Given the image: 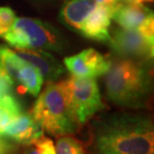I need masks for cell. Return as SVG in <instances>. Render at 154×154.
Here are the masks:
<instances>
[{
	"mask_svg": "<svg viewBox=\"0 0 154 154\" xmlns=\"http://www.w3.org/2000/svg\"><path fill=\"white\" fill-rule=\"evenodd\" d=\"M151 120L131 114H112L96 122L94 146L105 154L153 153Z\"/></svg>",
	"mask_w": 154,
	"mask_h": 154,
	"instance_id": "1",
	"label": "cell"
},
{
	"mask_svg": "<svg viewBox=\"0 0 154 154\" xmlns=\"http://www.w3.org/2000/svg\"><path fill=\"white\" fill-rule=\"evenodd\" d=\"M150 80V70L142 61L115 60L105 73L107 96L118 105L141 107L149 96Z\"/></svg>",
	"mask_w": 154,
	"mask_h": 154,
	"instance_id": "2",
	"label": "cell"
},
{
	"mask_svg": "<svg viewBox=\"0 0 154 154\" xmlns=\"http://www.w3.org/2000/svg\"><path fill=\"white\" fill-rule=\"evenodd\" d=\"M31 116L43 130L53 136L76 132L80 125L70 105L66 80L58 83L48 81L34 104Z\"/></svg>",
	"mask_w": 154,
	"mask_h": 154,
	"instance_id": "3",
	"label": "cell"
},
{
	"mask_svg": "<svg viewBox=\"0 0 154 154\" xmlns=\"http://www.w3.org/2000/svg\"><path fill=\"white\" fill-rule=\"evenodd\" d=\"M2 37L15 49L61 51L64 46L62 35L55 27L33 18H16L11 28Z\"/></svg>",
	"mask_w": 154,
	"mask_h": 154,
	"instance_id": "4",
	"label": "cell"
},
{
	"mask_svg": "<svg viewBox=\"0 0 154 154\" xmlns=\"http://www.w3.org/2000/svg\"><path fill=\"white\" fill-rule=\"evenodd\" d=\"M73 114L80 126L105 108L97 82L93 78L72 76L66 80Z\"/></svg>",
	"mask_w": 154,
	"mask_h": 154,
	"instance_id": "5",
	"label": "cell"
},
{
	"mask_svg": "<svg viewBox=\"0 0 154 154\" xmlns=\"http://www.w3.org/2000/svg\"><path fill=\"white\" fill-rule=\"evenodd\" d=\"M108 42L111 50L120 58L144 61L153 57V42L137 29H114Z\"/></svg>",
	"mask_w": 154,
	"mask_h": 154,
	"instance_id": "6",
	"label": "cell"
},
{
	"mask_svg": "<svg viewBox=\"0 0 154 154\" xmlns=\"http://www.w3.org/2000/svg\"><path fill=\"white\" fill-rule=\"evenodd\" d=\"M110 63L111 62L102 54L92 48L64 59L65 67L73 76L87 78H96L104 75L108 70Z\"/></svg>",
	"mask_w": 154,
	"mask_h": 154,
	"instance_id": "7",
	"label": "cell"
},
{
	"mask_svg": "<svg viewBox=\"0 0 154 154\" xmlns=\"http://www.w3.org/2000/svg\"><path fill=\"white\" fill-rule=\"evenodd\" d=\"M16 53L23 58L27 63L32 64L42 74L43 79L48 81H55L64 74V67L53 55L43 49L18 48Z\"/></svg>",
	"mask_w": 154,
	"mask_h": 154,
	"instance_id": "8",
	"label": "cell"
},
{
	"mask_svg": "<svg viewBox=\"0 0 154 154\" xmlns=\"http://www.w3.org/2000/svg\"><path fill=\"white\" fill-rule=\"evenodd\" d=\"M42 134L43 129L41 126L33 119L31 114L25 113H20L0 132L2 136L24 145H29Z\"/></svg>",
	"mask_w": 154,
	"mask_h": 154,
	"instance_id": "9",
	"label": "cell"
},
{
	"mask_svg": "<svg viewBox=\"0 0 154 154\" xmlns=\"http://www.w3.org/2000/svg\"><path fill=\"white\" fill-rule=\"evenodd\" d=\"M111 19V11L96 4L95 8L83 22L80 33L86 38L100 42H108L110 38L109 27Z\"/></svg>",
	"mask_w": 154,
	"mask_h": 154,
	"instance_id": "10",
	"label": "cell"
},
{
	"mask_svg": "<svg viewBox=\"0 0 154 154\" xmlns=\"http://www.w3.org/2000/svg\"><path fill=\"white\" fill-rule=\"evenodd\" d=\"M152 11L143 3H118L111 13V18L124 29H138Z\"/></svg>",
	"mask_w": 154,
	"mask_h": 154,
	"instance_id": "11",
	"label": "cell"
},
{
	"mask_svg": "<svg viewBox=\"0 0 154 154\" xmlns=\"http://www.w3.org/2000/svg\"><path fill=\"white\" fill-rule=\"evenodd\" d=\"M95 6L94 0H67L60 11V19L67 27L80 32L84 20Z\"/></svg>",
	"mask_w": 154,
	"mask_h": 154,
	"instance_id": "12",
	"label": "cell"
},
{
	"mask_svg": "<svg viewBox=\"0 0 154 154\" xmlns=\"http://www.w3.org/2000/svg\"><path fill=\"white\" fill-rule=\"evenodd\" d=\"M16 81L19 82L23 92H28L36 96L39 94L43 84V77L35 66L26 62L25 65L18 72Z\"/></svg>",
	"mask_w": 154,
	"mask_h": 154,
	"instance_id": "13",
	"label": "cell"
},
{
	"mask_svg": "<svg viewBox=\"0 0 154 154\" xmlns=\"http://www.w3.org/2000/svg\"><path fill=\"white\" fill-rule=\"evenodd\" d=\"M26 64V61L21 58L16 52L4 45H0V67L16 80L19 70Z\"/></svg>",
	"mask_w": 154,
	"mask_h": 154,
	"instance_id": "14",
	"label": "cell"
},
{
	"mask_svg": "<svg viewBox=\"0 0 154 154\" xmlns=\"http://www.w3.org/2000/svg\"><path fill=\"white\" fill-rule=\"evenodd\" d=\"M22 112L20 103L12 94L0 99V132Z\"/></svg>",
	"mask_w": 154,
	"mask_h": 154,
	"instance_id": "15",
	"label": "cell"
},
{
	"mask_svg": "<svg viewBox=\"0 0 154 154\" xmlns=\"http://www.w3.org/2000/svg\"><path fill=\"white\" fill-rule=\"evenodd\" d=\"M55 153L58 154H81L84 153V147L79 140L70 136L58 138L55 146Z\"/></svg>",
	"mask_w": 154,
	"mask_h": 154,
	"instance_id": "16",
	"label": "cell"
},
{
	"mask_svg": "<svg viewBox=\"0 0 154 154\" xmlns=\"http://www.w3.org/2000/svg\"><path fill=\"white\" fill-rule=\"evenodd\" d=\"M29 145L32 146L31 153H39V154H54L55 146L54 143L50 138L45 137L44 135H41L38 138H36L34 141H32Z\"/></svg>",
	"mask_w": 154,
	"mask_h": 154,
	"instance_id": "17",
	"label": "cell"
},
{
	"mask_svg": "<svg viewBox=\"0 0 154 154\" xmlns=\"http://www.w3.org/2000/svg\"><path fill=\"white\" fill-rule=\"evenodd\" d=\"M16 19L14 11L9 7H0V37H2Z\"/></svg>",
	"mask_w": 154,
	"mask_h": 154,
	"instance_id": "18",
	"label": "cell"
},
{
	"mask_svg": "<svg viewBox=\"0 0 154 154\" xmlns=\"http://www.w3.org/2000/svg\"><path fill=\"white\" fill-rule=\"evenodd\" d=\"M14 85V79L0 67V99L10 95Z\"/></svg>",
	"mask_w": 154,
	"mask_h": 154,
	"instance_id": "19",
	"label": "cell"
},
{
	"mask_svg": "<svg viewBox=\"0 0 154 154\" xmlns=\"http://www.w3.org/2000/svg\"><path fill=\"white\" fill-rule=\"evenodd\" d=\"M138 31L142 34L144 37L150 41L154 42V17L153 14L148 16L144 20V22L138 27Z\"/></svg>",
	"mask_w": 154,
	"mask_h": 154,
	"instance_id": "20",
	"label": "cell"
},
{
	"mask_svg": "<svg viewBox=\"0 0 154 154\" xmlns=\"http://www.w3.org/2000/svg\"><path fill=\"white\" fill-rule=\"evenodd\" d=\"M15 149H16V146L10 140L6 139L5 136L0 135V153L13 152Z\"/></svg>",
	"mask_w": 154,
	"mask_h": 154,
	"instance_id": "21",
	"label": "cell"
},
{
	"mask_svg": "<svg viewBox=\"0 0 154 154\" xmlns=\"http://www.w3.org/2000/svg\"><path fill=\"white\" fill-rule=\"evenodd\" d=\"M94 1L97 5L103 6V7L109 9L112 13V11L114 10V8L118 5L120 0H94Z\"/></svg>",
	"mask_w": 154,
	"mask_h": 154,
	"instance_id": "22",
	"label": "cell"
},
{
	"mask_svg": "<svg viewBox=\"0 0 154 154\" xmlns=\"http://www.w3.org/2000/svg\"><path fill=\"white\" fill-rule=\"evenodd\" d=\"M128 2H136V3H144V2H148L150 0H126Z\"/></svg>",
	"mask_w": 154,
	"mask_h": 154,
	"instance_id": "23",
	"label": "cell"
}]
</instances>
